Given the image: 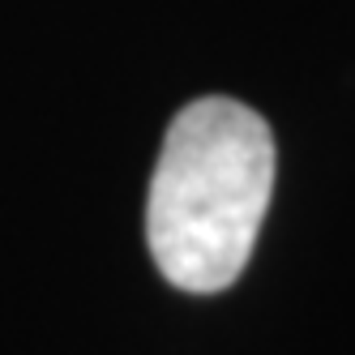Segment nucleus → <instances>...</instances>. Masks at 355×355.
Listing matches in <instances>:
<instances>
[{
    "mask_svg": "<svg viewBox=\"0 0 355 355\" xmlns=\"http://www.w3.org/2000/svg\"><path fill=\"white\" fill-rule=\"evenodd\" d=\"M274 189V137L236 98H197L171 120L150 180L146 240L180 291L214 295L244 274Z\"/></svg>",
    "mask_w": 355,
    "mask_h": 355,
    "instance_id": "f257e3e1",
    "label": "nucleus"
}]
</instances>
